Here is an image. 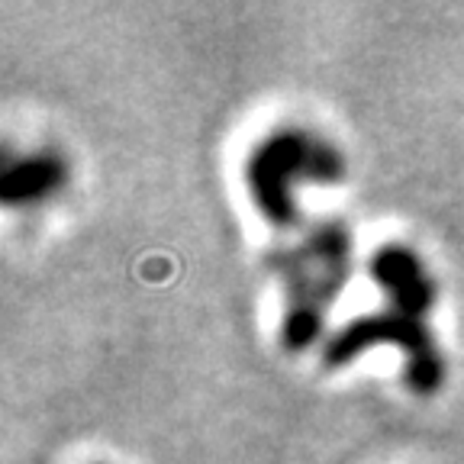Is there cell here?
I'll use <instances>...</instances> for the list:
<instances>
[{
  "label": "cell",
  "mask_w": 464,
  "mask_h": 464,
  "mask_svg": "<svg viewBox=\"0 0 464 464\" xmlns=\"http://www.w3.org/2000/svg\"><path fill=\"white\" fill-rule=\"evenodd\" d=\"M65 181H68V168L55 152L23 155V159H14L4 168L0 197H4L7 207H16V203H39V200H45V197L58 194Z\"/></svg>",
  "instance_id": "cell-4"
},
{
  "label": "cell",
  "mask_w": 464,
  "mask_h": 464,
  "mask_svg": "<svg viewBox=\"0 0 464 464\" xmlns=\"http://www.w3.org/2000/svg\"><path fill=\"white\" fill-rule=\"evenodd\" d=\"M284 290L281 345L306 352L323 335L326 313L352 271V236L342 219L313 223L297 242L271 255Z\"/></svg>",
  "instance_id": "cell-1"
},
{
  "label": "cell",
  "mask_w": 464,
  "mask_h": 464,
  "mask_svg": "<svg viewBox=\"0 0 464 464\" xmlns=\"http://www.w3.org/2000/svg\"><path fill=\"white\" fill-rule=\"evenodd\" d=\"M345 159L326 139L306 130H277L265 136L248 155L246 181L258 213L277 229H294L300 219V184H339Z\"/></svg>",
  "instance_id": "cell-2"
},
{
  "label": "cell",
  "mask_w": 464,
  "mask_h": 464,
  "mask_svg": "<svg viewBox=\"0 0 464 464\" xmlns=\"http://www.w3.org/2000/svg\"><path fill=\"white\" fill-rule=\"evenodd\" d=\"M429 310L413 304H391L374 316H362L348 323L345 329L329 339L326 345V364L342 368V364L355 362L362 352L374 345H393L406 358V384L420 397H432L442 391L445 381V358L439 342L432 339L426 326Z\"/></svg>",
  "instance_id": "cell-3"
}]
</instances>
